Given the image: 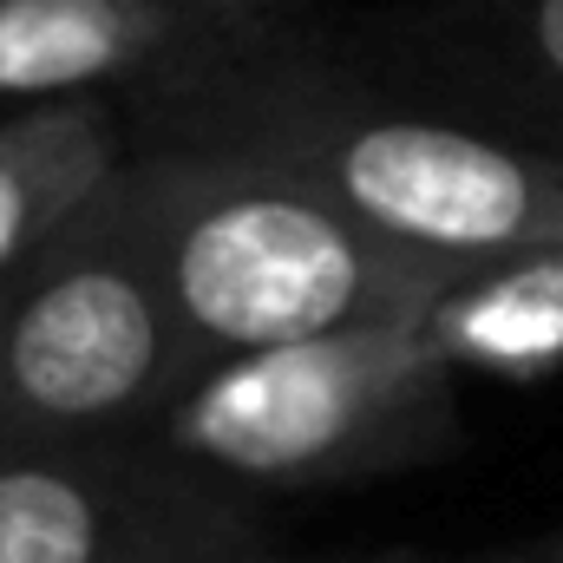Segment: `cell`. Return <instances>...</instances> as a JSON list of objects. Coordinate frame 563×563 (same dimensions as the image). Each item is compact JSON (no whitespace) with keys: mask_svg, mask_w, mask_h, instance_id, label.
<instances>
[{"mask_svg":"<svg viewBox=\"0 0 563 563\" xmlns=\"http://www.w3.org/2000/svg\"><path fill=\"white\" fill-rule=\"evenodd\" d=\"M256 531L217 472L125 439H0V563H236Z\"/></svg>","mask_w":563,"mask_h":563,"instance_id":"5","label":"cell"},{"mask_svg":"<svg viewBox=\"0 0 563 563\" xmlns=\"http://www.w3.org/2000/svg\"><path fill=\"white\" fill-rule=\"evenodd\" d=\"M426 341L452 361V374L492 380H551L563 374V243L472 263L432 308Z\"/></svg>","mask_w":563,"mask_h":563,"instance_id":"8","label":"cell"},{"mask_svg":"<svg viewBox=\"0 0 563 563\" xmlns=\"http://www.w3.org/2000/svg\"><path fill=\"white\" fill-rule=\"evenodd\" d=\"M203 361L106 190L0 276V439H125Z\"/></svg>","mask_w":563,"mask_h":563,"instance_id":"4","label":"cell"},{"mask_svg":"<svg viewBox=\"0 0 563 563\" xmlns=\"http://www.w3.org/2000/svg\"><path fill=\"white\" fill-rule=\"evenodd\" d=\"M164 445L243 485H354L459 445L452 361L420 321L334 328L190 374L157 420Z\"/></svg>","mask_w":563,"mask_h":563,"instance_id":"3","label":"cell"},{"mask_svg":"<svg viewBox=\"0 0 563 563\" xmlns=\"http://www.w3.org/2000/svg\"><path fill=\"white\" fill-rule=\"evenodd\" d=\"M380 563H420V558H380Z\"/></svg>","mask_w":563,"mask_h":563,"instance_id":"12","label":"cell"},{"mask_svg":"<svg viewBox=\"0 0 563 563\" xmlns=\"http://www.w3.org/2000/svg\"><path fill=\"white\" fill-rule=\"evenodd\" d=\"M485 563H563V538H558V544H531V551H511V558H485Z\"/></svg>","mask_w":563,"mask_h":563,"instance_id":"10","label":"cell"},{"mask_svg":"<svg viewBox=\"0 0 563 563\" xmlns=\"http://www.w3.org/2000/svg\"><path fill=\"white\" fill-rule=\"evenodd\" d=\"M394 33L439 73L563 112V0H445Z\"/></svg>","mask_w":563,"mask_h":563,"instance_id":"9","label":"cell"},{"mask_svg":"<svg viewBox=\"0 0 563 563\" xmlns=\"http://www.w3.org/2000/svg\"><path fill=\"white\" fill-rule=\"evenodd\" d=\"M190 7H210V13H263V0H190Z\"/></svg>","mask_w":563,"mask_h":563,"instance_id":"11","label":"cell"},{"mask_svg":"<svg viewBox=\"0 0 563 563\" xmlns=\"http://www.w3.org/2000/svg\"><path fill=\"white\" fill-rule=\"evenodd\" d=\"M190 0H0V99H73L139 86L203 33Z\"/></svg>","mask_w":563,"mask_h":563,"instance_id":"6","label":"cell"},{"mask_svg":"<svg viewBox=\"0 0 563 563\" xmlns=\"http://www.w3.org/2000/svg\"><path fill=\"white\" fill-rule=\"evenodd\" d=\"M106 203L203 367L334 328L426 321L465 276V263L400 250L288 170L223 144L151 139L125 151Z\"/></svg>","mask_w":563,"mask_h":563,"instance_id":"2","label":"cell"},{"mask_svg":"<svg viewBox=\"0 0 563 563\" xmlns=\"http://www.w3.org/2000/svg\"><path fill=\"white\" fill-rule=\"evenodd\" d=\"M119 106L99 92L40 99L0 119V276L53 243L125 164Z\"/></svg>","mask_w":563,"mask_h":563,"instance_id":"7","label":"cell"},{"mask_svg":"<svg viewBox=\"0 0 563 563\" xmlns=\"http://www.w3.org/2000/svg\"><path fill=\"white\" fill-rule=\"evenodd\" d=\"M139 92L151 139L276 164L400 250L472 269L563 243V151L413 112L263 13H210Z\"/></svg>","mask_w":563,"mask_h":563,"instance_id":"1","label":"cell"},{"mask_svg":"<svg viewBox=\"0 0 563 563\" xmlns=\"http://www.w3.org/2000/svg\"><path fill=\"white\" fill-rule=\"evenodd\" d=\"M236 563H276V558H236Z\"/></svg>","mask_w":563,"mask_h":563,"instance_id":"13","label":"cell"}]
</instances>
